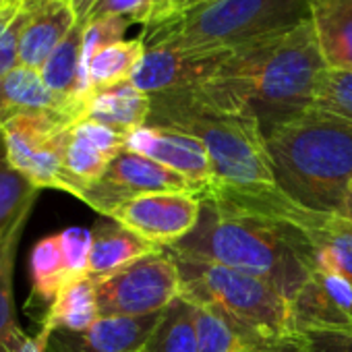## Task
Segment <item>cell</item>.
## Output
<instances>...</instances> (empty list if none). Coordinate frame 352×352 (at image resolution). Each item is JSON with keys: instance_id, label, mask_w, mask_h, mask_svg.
<instances>
[{"instance_id": "obj_1", "label": "cell", "mask_w": 352, "mask_h": 352, "mask_svg": "<svg viewBox=\"0 0 352 352\" xmlns=\"http://www.w3.org/2000/svg\"><path fill=\"white\" fill-rule=\"evenodd\" d=\"M311 19L232 50L216 75L195 89L210 104L255 118L263 135L315 108L325 71Z\"/></svg>"}, {"instance_id": "obj_2", "label": "cell", "mask_w": 352, "mask_h": 352, "mask_svg": "<svg viewBox=\"0 0 352 352\" xmlns=\"http://www.w3.org/2000/svg\"><path fill=\"white\" fill-rule=\"evenodd\" d=\"M176 259L239 270L276 284L290 300L317 267L309 234L280 220L201 197L197 226L168 247Z\"/></svg>"}, {"instance_id": "obj_3", "label": "cell", "mask_w": 352, "mask_h": 352, "mask_svg": "<svg viewBox=\"0 0 352 352\" xmlns=\"http://www.w3.org/2000/svg\"><path fill=\"white\" fill-rule=\"evenodd\" d=\"M276 187L321 214H340L352 179V122L311 108L265 133Z\"/></svg>"}, {"instance_id": "obj_4", "label": "cell", "mask_w": 352, "mask_h": 352, "mask_svg": "<svg viewBox=\"0 0 352 352\" xmlns=\"http://www.w3.org/2000/svg\"><path fill=\"white\" fill-rule=\"evenodd\" d=\"M147 124L170 126L199 139L212 162L210 185L228 189L276 187L263 129L251 116L222 110L191 89L153 96Z\"/></svg>"}, {"instance_id": "obj_5", "label": "cell", "mask_w": 352, "mask_h": 352, "mask_svg": "<svg viewBox=\"0 0 352 352\" xmlns=\"http://www.w3.org/2000/svg\"><path fill=\"white\" fill-rule=\"evenodd\" d=\"M176 263L183 278L181 298L220 309L241 329L251 352H309L311 336L298 329L292 300L276 284L222 265Z\"/></svg>"}, {"instance_id": "obj_6", "label": "cell", "mask_w": 352, "mask_h": 352, "mask_svg": "<svg viewBox=\"0 0 352 352\" xmlns=\"http://www.w3.org/2000/svg\"><path fill=\"white\" fill-rule=\"evenodd\" d=\"M311 19L309 0H212L191 11H168L143 25L145 48L236 50Z\"/></svg>"}, {"instance_id": "obj_7", "label": "cell", "mask_w": 352, "mask_h": 352, "mask_svg": "<svg viewBox=\"0 0 352 352\" xmlns=\"http://www.w3.org/2000/svg\"><path fill=\"white\" fill-rule=\"evenodd\" d=\"M71 118L58 114H17L0 122L5 155L36 189L67 191L65 151L73 129Z\"/></svg>"}, {"instance_id": "obj_8", "label": "cell", "mask_w": 352, "mask_h": 352, "mask_svg": "<svg viewBox=\"0 0 352 352\" xmlns=\"http://www.w3.org/2000/svg\"><path fill=\"white\" fill-rule=\"evenodd\" d=\"M100 317H145L183 294V278L168 249H157L96 284Z\"/></svg>"}, {"instance_id": "obj_9", "label": "cell", "mask_w": 352, "mask_h": 352, "mask_svg": "<svg viewBox=\"0 0 352 352\" xmlns=\"http://www.w3.org/2000/svg\"><path fill=\"white\" fill-rule=\"evenodd\" d=\"M147 193L201 195V191L183 174L124 149L110 162L102 179L87 187L79 199L108 218L122 204Z\"/></svg>"}, {"instance_id": "obj_10", "label": "cell", "mask_w": 352, "mask_h": 352, "mask_svg": "<svg viewBox=\"0 0 352 352\" xmlns=\"http://www.w3.org/2000/svg\"><path fill=\"white\" fill-rule=\"evenodd\" d=\"M199 214L201 195L147 193L122 204L108 218L155 247L168 249L183 241L197 226Z\"/></svg>"}, {"instance_id": "obj_11", "label": "cell", "mask_w": 352, "mask_h": 352, "mask_svg": "<svg viewBox=\"0 0 352 352\" xmlns=\"http://www.w3.org/2000/svg\"><path fill=\"white\" fill-rule=\"evenodd\" d=\"M230 52L145 48V54L129 81L149 98L199 89L216 75Z\"/></svg>"}, {"instance_id": "obj_12", "label": "cell", "mask_w": 352, "mask_h": 352, "mask_svg": "<svg viewBox=\"0 0 352 352\" xmlns=\"http://www.w3.org/2000/svg\"><path fill=\"white\" fill-rule=\"evenodd\" d=\"M302 333L352 338V284L338 272L315 267L292 298Z\"/></svg>"}, {"instance_id": "obj_13", "label": "cell", "mask_w": 352, "mask_h": 352, "mask_svg": "<svg viewBox=\"0 0 352 352\" xmlns=\"http://www.w3.org/2000/svg\"><path fill=\"white\" fill-rule=\"evenodd\" d=\"M126 149L183 174L201 195L212 183V162L206 145L183 131L145 124L126 137Z\"/></svg>"}, {"instance_id": "obj_14", "label": "cell", "mask_w": 352, "mask_h": 352, "mask_svg": "<svg viewBox=\"0 0 352 352\" xmlns=\"http://www.w3.org/2000/svg\"><path fill=\"white\" fill-rule=\"evenodd\" d=\"M164 311L145 317H100L85 331L42 336L46 352H141L160 325Z\"/></svg>"}, {"instance_id": "obj_15", "label": "cell", "mask_w": 352, "mask_h": 352, "mask_svg": "<svg viewBox=\"0 0 352 352\" xmlns=\"http://www.w3.org/2000/svg\"><path fill=\"white\" fill-rule=\"evenodd\" d=\"M77 23L71 0H28L19 65L40 71Z\"/></svg>"}, {"instance_id": "obj_16", "label": "cell", "mask_w": 352, "mask_h": 352, "mask_svg": "<svg viewBox=\"0 0 352 352\" xmlns=\"http://www.w3.org/2000/svg\"><path fill=\"white\" fill-rule=\"evenodd\" d=\"M17 114H58L73 122L83 120L81 106L54 94L40 71L21 65L0 77V122Z\"/></svg>"}, {"instance_id": "obj_17", "label": "cell", "mask_w": 352, "mask_h": 352, "mask_svg": "<svg viewBox=\"0 0 352 352\" xmlns=\"http://www.w3.org/2000/svg\"><path fill=\"white\" fill-rule=\"evenodd\" d=\"M292 222L302 228L315 249L317 267L338 272L352 284V222L338 214L294 208Z\"/></svg>"}, {"instance_id": "obj_18", "label": "cell", "mask_w": 352, "mask_h": 352, "mask_svg": "<svg viewBox=\"0 0 352 352\" xmlns=\"http://www.w3.org/2000/svg\"><path fill=\"white\" fill-rule=\"evenodd\" d=\"M309 13L325 67L352 73V0H309Z\"/></svg>"}, {"instance_id": "obj_19", "label": "cell", "mask_w": 352, "mask_h": 352, "mask_svg": "<svg viewBox=\"0 0 352 352\" xmlns=\"http://www.w3.org/2000/svg\"><path fill=\"white\" fill-rule=\"evenodd\" d=\"M162 247L141 239L122 224L108 220L100 222L91 230V253H89V276L96 284L114 276L129 263L145 257Z\"/></svg>"}, {"instance_id": "obj_20", "label": "cell", "mask_w": 352, "mask_h": 352, "mask_svg": "<svg viewBox=\"0 0 352 352\" xmlns=\"http://www.w3.org/2000/svg\"><path fill=\"white\" fill-rule=\"evenodd\" d=\"M151 114V98L139 91L131 81L94 89L85 102V116L114 131L131 135L147 124Z\"/></svg>"}, {"instance_id": "obj_21", "label": "cell", "mask_w": 352, "mask_h": 352, "mask_svg": "<svg viewBox=\"0 0 352 352\" xmlns=\"http://www.w3.org/2000/svg\"><path fill=\"white\" fill-rule=\"evenodd\" d=\"M100 319L96 282L91 278L77 280L65 286L44 315L40 333L52 331H85Z\"/></svg>"}, {"instance_id": "obj_22", "label": "cell", "mask_w": 352, "mask_h": 352, "mask_svg": "<svg viewBox=\"0 0 352 352\" xmlns=\"http://www.w3.org/2000/svg\"><path fill=\"white\" fill-rule=\"evenodd\" d=\"M30 220V214L21 216L13 226L0 234V352H7L25 331L15 315L13 298V270L21 232Z\"/></svg>"}, {"instance_id": "obj_23", "label": "cell", "mask_w": 352, "mask_h": 352, "mask_svg": "<svg viewBox=\"0 0 352 352\" xmlns=\"http://www.w3.org/2000/svg\"><path fill=\"white\" fill-rule=\"evenodd\" d=\"M114 157L100 149L87 135H83L77 124H73L67 151H65V181L67 193L81 197L87 187L98 183L108 170Z\"/></svg>"}, {"instance_id": "obj_24", "label": "cell", "mask_w": 352, "mask_h": 352, "mask_svg": "<svg viewBox=\"0 0 352 352\" xmlns=\"http://www.w3.org/2000/svg\"><path fill=\"white\" fill-rule=\"evenodd\" d=\"M30 267H32L34 298L50 307L54 298L58 296V292L71 284L65 255H63L60 232L44 236L42 241L36 243L32 257H30Z\"/></svg>"}, {"instance_id": "obj_25", "label": "cell", "mask_w": 352, "mask_h": 352, "mask_svg": "<svg viewBox=\"0 0 352 352\" xmlns=\"http://www.w3.org/2000/svg\"><path fill=\"white\" fill-rule=\"evenodd\" d=\"M141 352H199L195 307L185 298H176L147 340Z\"/></svg>"}, {"instance_id": "obj_26", "label": "cell", "mask_w": 352, "mask_h": 352, "mask_svg": "<svg viewBox=\"0 0 352 352\" xmlns=\"http://www.w3.org/2000/svg\"><path fill=\"white\" fill-rule=\"evenodd\" d=\"M143 54H145V44L141 38L120 40L116 44L102 48L87 63V81L91 91L129 81Z\"/></svg>"}, {"instance_id": "obj_27", "label": "cell", "mask_w": 352, "mask_h": 352, "mask_svg": "<svg viewBox=\"0 0 352 352\" xmlns=\"http://www.w3.org/2000/svg\"><path fill=\"white\" fill-rule=\"evenodd\" d=\"M193 307L199 352H251L241 329L220 309L208 305Z\"/></svg>"}, {"instance_id": "obj_28", "label": "cell", "mask_w": 352, "mask_h": 352, "mask_svg": "<svg viewBox=\"0 0 352 352\" xmlns=\"http://www.w3.org/2000/svg\"><path fill=\"white\" fill-rule=\"evenodd\" d=\"M40 189L11 168L5 147L0 143V234L13 226L21 216L32 214Z\"/></svg>"}, {"instance_id": "obj_29", "label": "cell", "mask_w": 352, "mask_h": 352, "mask_svg": "<svg viewBox=\"0 0 352 352\" xmlns=\"http://www.w3.org/2000/svg\"><path fill=\"white\" fill-rule=\"evenodd\" d=\"M28 19V0L0 5V77L19 67V42Z\"/></svg>"}, {"instance_id": "obj_30", "label": "cell", "mask_w": 352, "mask_h": 352, "mask_svg": "<svg viewBox=\"0 0 352 352\" xmlns=\"http://www.w3.org/2000/svg\"><path fill=\"white\" fill-rule=\"evenodd\" d=\"M315 108L352 122V73L325 69L317 83Z\"/></svg>"}, {"instance_id": "obj_31", "label": "cell", "mask_w": 352, "mask_h": 352, "mask_svg": "<svg viewBox=\"0 0 352 352\" xmlns=\"http://www.w3.org/2000/svg\"><path fill=\"white\" fill-rule=\"evenodd\" d=\"M131 21L122 17H100L83 23V56H81V69H83V81L91 94L89 81H87V63L106 46L116 44L124 40V34L129 30Z\"/></svg>"}, {"instance_id": "obj_32", "label": "cell", "mask_w": 352, "mask_h": 352, "mask_svg": "<svg viewBox=\"0 0 352 352\" xmlns=\"http://www.w3.org/2000/svg\"><path fill=\"white\" fill-rule=\"evenodd\" d=\"M164 13L160 0H96L85 21L100 17H122L131 23L147 25Z\"/></svg>"}, {"instance_id": "obj_33", "label": "cell", "mask_w": 352, "mask_h": 352, "mask_svg": "<svg viewBox=\"0 0 352 352\" xmlns=\"http://www.w3.org/2000/svg\"><path fill=\"white\" fill-rule=\"evenodd\" d=\"M63 255L71 284L89 276V253H91V230L73 226L60 232Z\"/></svg>"}, {"instance_id": "obj_34", "label": "cell", "mask_w": 352, "mask_h": 352, "mask_svg": "<svg viewBox=\"0 0 352 352\" xmlns=\"http://www.w3.org/2000/svg\"><path fill=\"white\" fill-rule=\"evenodd\" d=\"M309 352H352V338L315 336L311 338Z\"/></svg>"}, {"instance_id": "obj_35", "label": "cell", "mask_w": 352, "mask_h": 352, "mask_svg": "<svg viewBox=\"0 0 352 352\" xmlns=\"http://www.w3.org/2000/svg\"><path fill=\"white\" fill-rule=\"evenodd\" d=\"M7 352H46V340L40 333L34 336V338L23 333Z\"/></svg>"}, {"instance_id": "obj_36", "label": "cell", "mask_w": 352, "mask_h": 352, "mask_svg": "<svg viewBox=\"0 0 352 352\" xmlns=\"http://www.w3.org/2000/svg\"><path fill=\"white\" fill-rule=\"evenodd\" d=\"M208 3H212V0H174L172 7H170V11H179V13H183V11L197 9V7L208 5Z\"/></svg>"}, {"instance_id": "obj_37", "label": "cell", "mask_w": 352, "mask_h": 352, "mask_svg": "<svg viewBox=\"0 0 352 352\" xmlns=\"http://www.w3.org/2000/svg\"><path fill=\"white\" fill-rule=\"evenodd\" d=\"M342 218H346L348 222H352V179L346 187V193H344V201H342V208H340V214Z\"/></svg>"}, {"instance_id": "obj_38", "label": "cell", "mask_w": 352, "mask_h": 352, "mask_svg": "<svg viewBox=\"0 0 352 352\" xmlns=\"http://www.w3.org/2000/svg\"><path fill=\"white\" fill-rule=\"evenodd\" d=\"M94 3H96V0H71L73 11H75L79 23H83V19L87 17V13H89V9H91Z\"/></svg>"}, {"instance_id": "obj_39", "label": "cell", "mask_w": 352, "mask_h": 352, "mask_svg": "<svg viewBox=\"0 0 352 352\" xmlns=\"http://www.w3.org/2000/svg\"><path fill=\"white\" fill-rule=\"evenodd\" d=\"M160 3H162V9H164V13H162V15H166V13L170 11V7H172L174 0H160ZM162 15H160V17H162Z\"/></svg>"}, {"instance_id": "obj_40", "label": "cell", "mask_w": 352, "mask_h": 352, "mask_svg": "<svg viewBox=\"0 0 352 352\" xmlns=\"http://www.w3.org/2000/svg\"><path fill=\"white\" fill-rule=\"evenodd\" d=\"M7 3V0H0V5H5Z\"/></svg>"}]
</instances>
